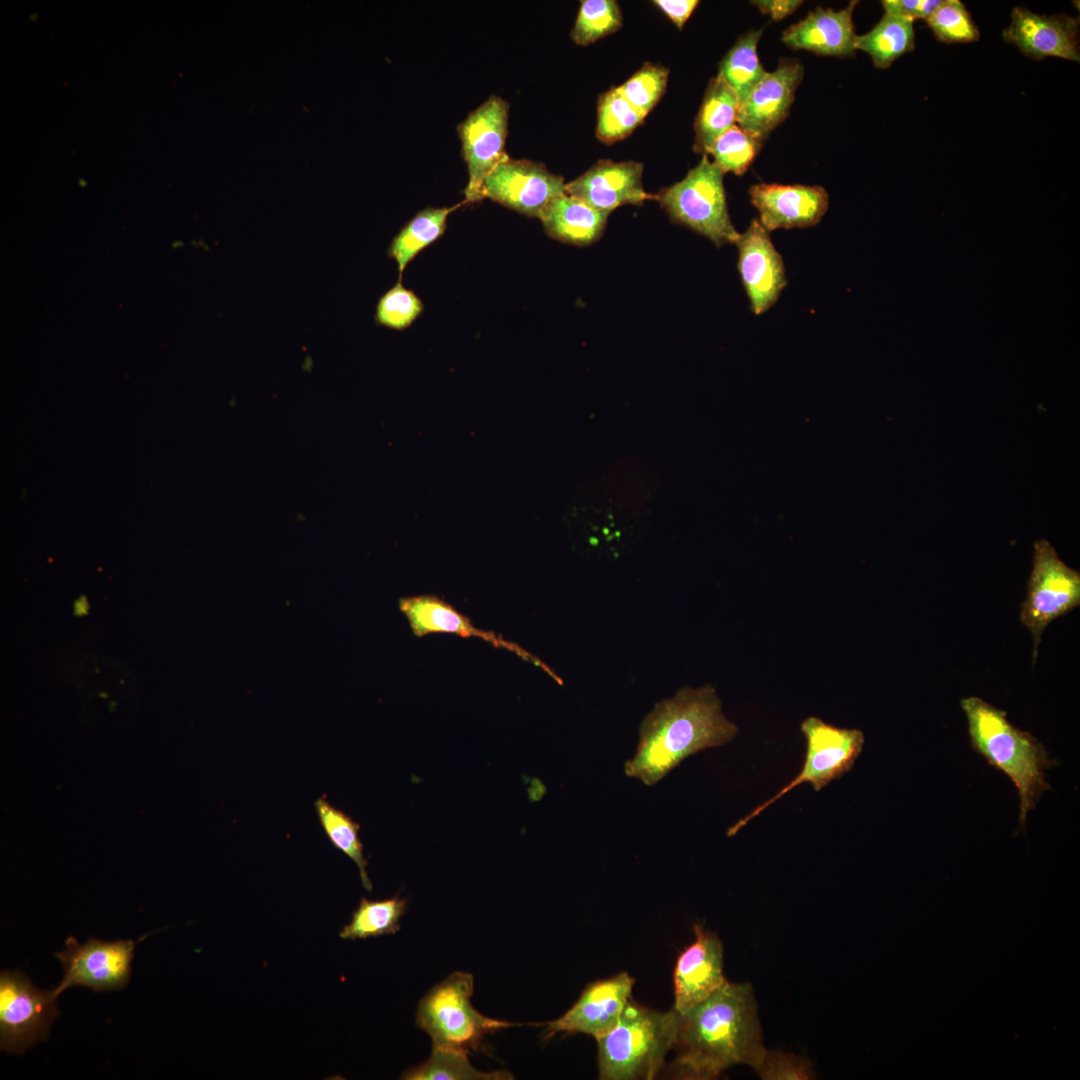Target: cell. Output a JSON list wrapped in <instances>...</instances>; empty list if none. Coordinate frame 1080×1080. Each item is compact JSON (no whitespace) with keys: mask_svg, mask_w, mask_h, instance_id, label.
I'll return each instance as SVG.
<instances>
[{"mask_svg":"<svg viewBox=\"0 0 1080 1080\" xmlns=\"http://www.w3.org/2000/svg\"><path fill=\"white\" fill-rule=\"evenodd\" d=\"M1079 23L1078 17L1064 13L1040 15L1017 6L1003 38L1035 60L1052 56L1079 62Z\"/></svg>","mask_w":1080,"mask_h":1080,"instance_id":"cell-16","label":"cell"},{"mask_svg":"<svg viewBox=\"0 0 1080 1080\" xmlns=\"http://www.w3.org/2000/svg\"><path fill=\"white\" fill-rule=\"evenodd\" d=\"M739 108L738 95L717 74L708 83L695 119L694 150L707 155L714 141L737 124Z\"/></svg>","mask_w":1080,"mask_h":1080,"instance_id":"cell-23","label":"cell"},{"mask_svg":"<svg viewBox=\"0 0 1080 1080\" xmlns=\"http://www.w3.org/2000/svg\"><path fill=\"white\" fill-rule=\"evenodd\" d=\"M881 3L884 12L905 17L913 21L919 19L921 0H884Z\"/></svg>","mask_w":1080,"mask_h":1080,"instance_id":"cell-39","label":"cell"},{"mask_svg":"<svg viewBox=\"0 0 1080 1080\" xmlns=\"http://www.w3.org/2000/svg\"><path fill=\"white\" fill-rule=\"evenodd\" d=\"M737 268L755 315H761L778 300L787 284L782 256L774 247L769 232L758 219H752L740 233Z\"/></svg>","mask_w":1080,"mask_h":1080,"instance_id":"cell-14","label":"cell"},{"mask_svg":"<svg viewBox=\"0 0 1080 1080\" xmlns=\"http://www.w3.org/2000/svg\"><path fill=\"white\" fill-rule=\"evenodd\" d=\"M473 990V975L455 971L419 1001L415 1023L429 1035L432 1047L469 1054L481 1049L485 1036L522 1025L482 1015L470 1001Z\"/></svg>","mask_w":1080,"mask_h":1080,"instance_id":"cell-5","label":"cell"},{"mask_svg":"<svg viewBox=\"0 0 1080 1080\" xmlns=\"http://www.w3.org/2000/svg\"><path fill=\"white\" fill-rule=\"evenodd\" d=\"M643 165L639 162L600 160L576 179L565 184V193L591 207L611 213L624 205H640L654 195L642 184Z\"/></svg>","mask_w":1080,"mask_h":1080,"instance_id":"cell-19","label":"cell"},{"mask_svg":"<svg viewBox=\"0 0 1080 1080\" xmlns=\"http://www.w3.org/2000/svg\"><path fill=\"white\" fill-rule=\"evenodd\" d=\"M673 1048L676 1079H715L737 1064L756 1070L766 1049L752 986L726 980L682 1014Z\"/></svg>","mask_w":1080,"mask_h":1080,"instance_id":"cell-1","label":"cell"},{"mask_svg":"<svg viewBox=\"0 0 1080 1080\" xmlns=\"http://www.w3.org/2000/svg\"><path fill=\"white\" fill-rule=\"evenodd\" d=\"M565 184L561 175L550 172L542 163L508 157L487 176L482 195L520 214L540 219L550 201L565 193Z\"/></svg>","mask_w":1080,"mask_h":1080,"instance_id":"cell-12","label":"cell"},{"mask_svg":"<svg viewBox=\"0 0 1080 1080\" xmlns=\"http://www.w3.org/2000/svg\"><path fill=\"white\" fill-rule=\"evenodd\" d=\"M804 68L797 59L782 58L777 68L740 103L737 125L763 141L789 115Z\"/></svg>","mask_w":1080,"mask_h":1080,"instance_id":"cell-15","label":"cell"},{"mask_svg":"<svg viewBox=\"0 0 1080 1080\" xmlns=\"http://www.w3.org/2000/svg\"><path fill=\"white\" fill-rule=\"evenodd\" d=\"M408 900L398 895L394 897L369 900L362 898L353 912L351 921L341 930L342 939L357 940L395 934L400 930V919L407 908Z\"/></svg>","mask_w":1080,"mask_h":1080,"instance_id":"cell-27","label":"cell"},{"mask_svg":"<svg viewBox=\"0 0 1080 1080\" xmlns=\"http://www.w3.org/2000/svg\"><path fill=\"white\" fill-rule=\"evenodd\" d=\"M737 732L738 727L725 718L713 686L682 688L658 702L643 719L625 774L652 786L688 756L726 744Z\"/></svg>","mask_w":1080,"mask_h":1080,"instance_id":"cell-2","label":"cell"},{"mask_svg":"<svg viewBox=\"0 0 1080 1080\" xmlns=\"http://www.w3.org/2000/svg\"><path fill=\"white\" fill-rule=\"evenodd\" d=\"M968 722L972 748L1014 783L1020 799L1019 820L1025 826L1029 811L1042 793L1051 789L1045 771L1053 765L1043 744L1030 732L1020 730L1007 713L978 697L960 702Z\"/></svg>","mask_w":1080,"mask_h":1080,"instance_id":"cell-3","label":"cell"},{"mask_svg":"<svg viewBox=\"0 0 1080 1080\" xmlns=\"http://www.w3.org/2000/svg\"><path fill=\"white\" fill-rule=\"evenodd\" d=\"M597 115L596 136L605 144H612L626 138L646 117V114L632 105L617 87L600 96Z\"/></svg>","mask_w":1080,"mask_h":1080,"instance_id":"cell-30","label":"cell"},{"mask_svg":"<svg viewBox=\"0 0 1080 1080\" xmlns=\"http://www.w3.org/2000/svg\"><path fill=\"white\" fill-rule=\"evenodd\" d=\"M803 3L800 0H757L752 1L759 11L763 14H767L774 21H780L783 18L794 13Z\"/></svg>","mask_w":1080,"mask_h":1080,"instance_id":"cell-38","label":"cell"},{"mask_svg":"<svg viewBox=\"0 0 1080 1080\" xmlns=\"http://www.w3.org/2000/svg\"><path fill=\"white\" fill-rule=\"evenodd\" d=\"M724 173L703 155L687 175L654 195L673 222L708 238L716 246L735 244L739 234L729 216Z\"/></svg>","mask_w":1080,"mask_h":1080,"instance_id":"cell-6","label":"cell"},{"mask_svg":"<svg viewBox=\"0 0 1080 1080\" xmlns=\"http://www.w3.org/2000/svg\"><path fill=\"white\" fill-rule=\"evenodd\" d=\"M755 1071L764 1080H808L814 1076L807 1059L780 1051L766 1050Z\"/></svg>","mask_w":1080,"mask_h":1080,"instance_id":"cell-36","label":"cell"},{"mask_svg":"<svg viewBox=\"0 0 1080 1080\" xmlns=\"http://www.w3.org/2000/svg\"><path fill=\"white\" fill-rule=\"evenodd\" d=\"M762 141L751 136L737 124L718 137L708 150L713 163L725 174L743 175L756 158Z\"/></svg>","mask_w":1080,"mask_h":1080,"instance_id":"cell-32","label":"cell"},{"mask_svg":"<svg viewBox=\"0 0 1080 1080\" xmlns=\"http://www.w3.org/2000/svg\"><path fill=\"white\" fill-rule=\"evenodd\" d=\"M801 731L806 740V755L799 774L774 796L731 826L727 831L728 836L735 835L753 818L798 785L810 783L815 791H820L831 781L844 775L853 767L865 741L861 730L836 727L817 717L805 719L801 723Z\"/></svg>","mask_w":1080,"mask_h":1080,"instance_id":"cell-7","label":"cell"},{"mask_svg":"<svg viewBox=\"0 0 1080 1080\" xmlns=\"http://www.w3.org/2000/svg\"><path fill=\"white\" fill-rule=\"evenodd\" d=\"M1080 604V573L1066 565L1044 539L1034 543L1033 565L1020 621L1033 637V662L1046 627Z\"/></svg>","mask_w":1080,"mask_h":1080,"instance_id":"cell-8","label":"cell"},{"mask_svg":"<svg viewBox=\"0 0 1080 1080\" xmlns=\"http://www.w3.org/2000/svg\"><path fill=\"white\" fill-rule=\"evenodd\" d=\"M315 809L331 844L355 862L363 887L371 891L372 883L367 872L368 862L364 857L363 845L359 838L360 825L342 810L331 805L325 796L316 800Z\"/></svg>","mask_w":1080,"mask_h":1080,"instance_id":"cell-29","label":"cell"},{"mask_svg":"<svg viewBox=\"0 0 1080 1080\" xmlns=\"http://www.w3.org/2000/svg\"><path fill=\"white\" fill-rule=\"evenodd\" d=\"M57 997L41 990L20 971L0 974V1048L21 1054L44 1041L59 1016Z\"/></svg>","mask_w":1080,"mask_h":1080,"instance_id":"cell-9","label":"cell"},{"mask_svg":"<svg viewBox=\"0 0 1080 1080\" xmlns=\"http://www.w3.org/2000/svg\"><path fill=\"white\" fill-rule=\"evenodd\" d=\"M680 1016L674 1008L668 1012L654 1011L630 999L615 1027L596 1039L599 1078H655L674 1047Z\"/></svg>","mask_w":1080,"mask_h":1080,"instance_id":"cell-4","label":"cell"},{"mask_svg":"<svg viewBox=\"0 0 1080 1080\" xmlns=\"http://www.w3.org/2000/svg\"><path fill=\"white\" fill-rule=\"evenodd\" d=\"M762 34L763 28L739 37L719 64L718 75L736 92L740 103L767 74L757 54Z\"/></svg>","mask_w":1080,"mask_h":1080,"instance_id":"cell-26","label":"cell"},{"mask_svg":"<svg viewBox=\"0 0 1080 1080\" xmlns=\"http://www.w3.org/2000/svg\"><path fill=\"white\" fill-rule=\"evenodd\" d=\"M913 20L884 12L866 34L856 36L855 50L866 52L876 68L887 69L915 47Z\"/></svg>","mask_w":1080,"mask_h":1080,"instance_id":"cell-24","label":"cell"},{"mask_svg":"<svg viewBox=\"0 0 1080 1080\" xmlns=\"http://www.w3.org/2000/svg\"><path fill=\"white\" fill-rule=\"evenodd\" d=\"M668 76L666 67L647 62L617 88L632 105L647 115L664 94Z\"/></svg>","mask_w":1080,"mask_h":1080,"instance_id":"cell-35","label":"cell"},{"mask_svg":"<svg viewBox=\"0 0 1080 1080\" xmlns=\"http://www.w3.org/2000/svg\"><path fill=\"white\" fill-rule=\"evenodd\" d=\"M926 22L936 39L943 43H970L980 37L969 11L959 0L942 1Z\"/></svg>","mask_w":1080,"mask_h":1080,"instance_id":"cell-33","label":"cell"},{"mask_svg":"<svg viewBox=\"0 0 1080 1080\" xmlns=\"http://www.w3.org/2000/svg\"><path fill=\"white\" fill-rule=\"evenodd\" d=\"M633 984L634 979L626 972L590 983L568 1011L545 1023L543 1039L548 1041L561 1032L584 1033L595 1039L605 1035L617 1024Z\"/></svg>","mask_w":1080,"mask_h":1080,"instance_id":"cell-13","label":"cell"},{"mask_svg":"<svg viewBox=\"0 0 1080 1080\" xmlns=\"http://www.w3.org/2000/svg\"><path fill=\"white\" fill-rule=\"evenodd\" d=\"M423 308L420 298L398 281L380 297L376 306L375 322L394 330H403L417 319Z\"/></svg>","mask_w":1080,"mask_h":1080,"instance_id":"cell-34","label":"cell"},{"mask_svg":"<svg viewBox=\"0 0 1080 1080\" xmlns=\"http://www.w3.org/2000/svg\"><path fill=\"white\" fill-rule=\"evenodd\" d=\"M653 3L676 25L682 29L695 8L697 0H656Z\"/></svg>","mask_w":1080,"mask_h":1080,"instance_id":"cell-37","label":"cell"},{"mask_svg":"<svg viewBox=\"0 0 1080 1080\" xmlns=\"http://www.w3.org/2000/svg\"><path fill=\"white\" fill-rule=\"evenodd\" d=\"M695 939L678 956L674 969V1009L685 1014L725 981L723 946L715 933L694 925Z\"/></svg>","mask_w":1080,"mask_h":1080,"instance_id":"cell-17","label":"cell"},{"mask_svg":"<svg viewBox=\"0 0 1080 1080\" xmlns=\"http://www.w3.org/2000/svg\"><path fill=\"white\" fill-rule=\"evenodd\" d=\"M622 14L614 0H585L571 31L577 45L586 46L616 32L622 26Z\"/></svg>","mask_w":1080,"mask_h":1080,"instance_id":"cell-31","label":"cell"},{"mask_svg":"<svg viewBox=\"0 0 1080 1080\" xmlns=\"http://www.w3.org/2000/svg\"><path fill=\"white\" fill-rule=\"evenodd\" d=\"M399 609L407 618L416 636L421 637L431 633H451L462 637L481 638L493 646L512 651L525 660L539 665L555 677L550 669L542 665L533 655L491 631L477 628L467 616L461 614L453 606L437 596L418 595L400 598Z\"/></svg>","mask_w":1080,"mask_h":1080,"instance_id":"cell-20","label":"cell"},{"mask_svg":"<svg viewBox=\"0 0 1080 1080\" xmlns=\"http://www.w3.org/2000/svg\"><path fill=\"white\" fill-rule=\"evenodd\" d=\"M513 1076L507 1071L484 1072L476 1069L468 1059V1053L432 1047L429 1058L405 1070L401 1079L406 1080H506Z\"/></svg>","mask_w":1080,"mask_h":1080,"instance_id":"cell-28","label":"cell"},{"mask_svg":"<svg viewBox=\"0 0 1080 1080\" xmlns=\"http://www.w3.org/2000/svg\"><path fill=\"white\" fill-rule=\"evenodd\" d=\"M509 103L491 95L457 126L469 179L464 190L465 202L483 199L482 186L487 176L508 158L505 142L508 132Z\"/></svg>","mask_w":1080,"mask_h":1080,"instance_id":"cell-11","label":"cell"},{"mask_svg":"<svg viewBox=\"0 0 1080 1080\" xmlns=\"http://www.w3.org/2000/svg\"><path fill=\"white\" fill-rule=\"evenodd\" d=\"M609 214L563 193L550 201L540 220L551 238L567 244L588 246L601 238Z\"/></svg>","mask_w":1080,"mask_h":1080,"instance_id":"cell-22","label":"cell"},{"mask_svg":"<svg viewBox=\"0 0 1080 1080\" xmlns=\"http://www.w3.org/2000/svg\"><path fill=\"white\" fill-rule=\"evenodd\" d=\"M858 1L841 10L817 7L805 18L783 31L781 40L791 49L817 55L850 57L855 53L853 11Z\"/></svg>","mask_w":1080,"mask_h":1080,"instance_id":"cell-21","label":"cell"},{"mask_svg":"<svg viewBox=\"0 0 1080 1080\" xmlns=\"http://www.w3.org/2000/svg\"><path fill=\"white\" fill-rule=\"evenodd\" d=\"M455 209L456 207L425 208L393 238L388 248V256L396 261L400 275L420 251L443 235L447 218Z\"/></svg>","mask_w":1080,"mask_h":1080,"instance_id":"cell-25","label":"cell"},{"mask_svg":"<svg viewBox=\"0 0 1080 1080\" xmlns=\"http://www.w3.org/2000/svg\"><path fill=\"white\" fill-rule=\"evenodd\" d=\"M135 942L131 939L102 941L88 939L84 944L70 936L65 948L55 956L63 967V978L52 989L58 997L73 986H84L95 992L124 988L131 975Z\"/></svg>","mask_w":1080,"mask_h":1080,"instance_id":"cell-10","label":"cell"},{"mask_svg":"<svg viewBox=\"0 0 1080 1080\" xmlns=\"http://www.w3.org/2000/svg\"><path fill=\"white\" fill-rule=\"evenodd\" d=\"M941 2V0H921L919 19L926 21L940 6Z\"/></svg>","mask_w":1080,"mask_h":1080,"instance_id":"cell-40","label":"cell"},{"mask_svg":"<svg viewBox=\"0 0 1080 1080\" xmlns=\"http://www.w3.org/2000/svg\"><path fill=\"white\" fill-rule=\"evenodd\" d=\"M749 196L768 232L814 226L829 205L828 193L821 186L759 183L750 187Z\"/></svg>","mask_w":1080,"mask_h":1080,"instance_id":"cell-18","label":"cell"}]
</instances>
